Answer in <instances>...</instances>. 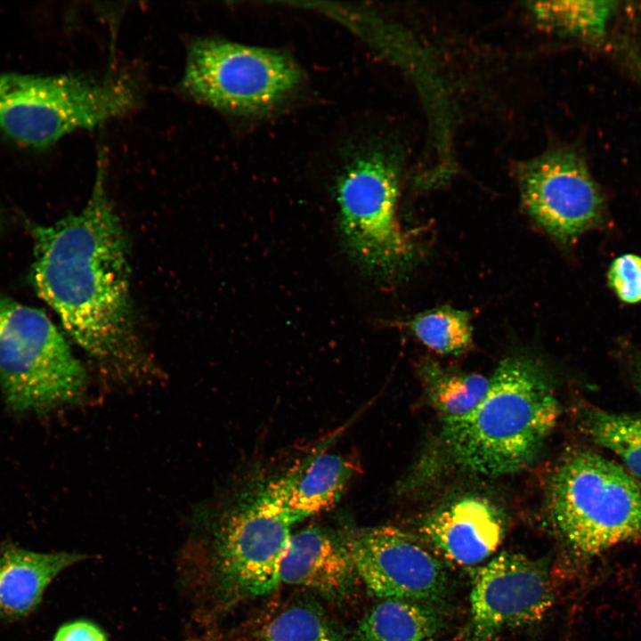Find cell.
Returning <instances> with one entry per match:
<instances>
[{
	"mask_svg": "<svg viewBox=\"0 0 641 641\" xmlns=\"http://www.w3.org/2000/svg\"><path fill=\"white\" fill-rule=\"evenodd\" d=\"M442 626L440 605L386 598L364 616L356 637L359 641H434Z\"/></svg>",
	"mask_w": 641,
	"mask_h": 641,
	"instance_id": "obj_16",
	"label": "cell"
},
{
	"mask_svg": "<svg viewBox=\"0 0 641 641\" xmlns=\"http://www.w3.org/2000/svg\"><path fill=\"white\" fill-rule=\"evenodd\" d=\"M401 163L392 148L373 142L349 159L336 187L339 225L349 254L383 280L402 274L415 249L397 219Z\"/></svg>",
	"mask_w": 641,
	"mask_h": 641,
	"instance_id": "obj_5",
	"label": "cell"
},
{
	"mask_svg": "<svg viewBox=\"0 0 641 641\" xmlns=\"http://www.w3.org/2000/svg\"><path fill=\"white\" fill-rule=\"evenodd\" d=\"M516 173L529 215L556 240L571 243L603 223L604 198L576 153L551 150L520 164Z\"/></svg>",
	"mask_w": 641,
	"mask_h": 641,
	"instance_id": "obj_9",
	"label": "cell"
},
{
	"mask_svg": "<svg viewBox=\"0 0 641 641\" xmlns=\"http://www.w3.org/2000/svg\"><path fill=\"white\" fill-rule=\"evenodd\" d=\"M608 280L613 290L623 302H641V257L626 254L612 263Z\"/></svg>",
	"mask_w": 641,
	"mask_h": 641,
	"instance_id": "obj_22",
	"label": "cell"
},
{
	"mask_svg": "<svg viewBox=\"0 0 641 641\" xmlns=\"http://www.w3.org/2000/svg\"><path fill=\"white\" fill-rule=\"evenodd\" d=\"M418 372L427 400L442 420L471 412L490 387V377L450 369L432 359L421 361Z\"/></svg>",
	"mask_w": 641,
	"mask_h": 641,
	"instance_id": "obj_17",
	"label": "cell"
},
{
	"mask_svg": "<svg viewBox=\"0 0 641 641\" xmlns=\"http://www.w3.org/2000/svg\"><path fill=\"white\" fill-rule=\"evenodd\" d=\"M505 527V517L499 507L483 497L467 495L426 515L419 532L445 558L461 565H473L496 551Z\"/></svg>",
	"mask_w": 641,
	"mask_h": 641,
	"instance_id": "obj_12",
	"label": "cell"
},
{
	"mask_svg": "<svg viewBox=\"0 0 641 641\" xmlns=\"http://www.w3.org/2000/svg\"><path fill=\"white\" fill-rule=\"evenodd\" d=\"M553 598L544 562L519 553H500L474 578L470 641H493L504 630L540 621Z\"/></svg>",
	"mask_w": 641,
	"mask_h": 641,
	"instance_id": "obj_11",
	"label": "cell"
},
{
	"mask_svg": "<svg viewBox=\"0 0 641 641\" xmlns=\"http://www.w3.org/2000/svg\"><path fill=\"white\" fill-rule=\"evenodd\" d=\"M343 540L370 594L442 605L448 592L446 571L413 536L393 526H376Z\"/></svg>",
	"mask_w": 641,
	"mask_h": 641,
	"instance_id": "obj_10",
	"label": "cell"
},
{
	"mask_svg": "<svg viewBox=\"0 0 641 641\" xmlns=\"http://www.w3.org/2000/svg\"><path fill=\"white\" fill-rule=\"evenodd\" d=\"M198 514L212 527L222 574L242 593L259 596L275 589L297 523L270 502L261 488L230 499L206 502Z\"/></svg>",
	"mask_w": 641,
	"mask_h": 641,
	"instance_id": "obj_8",
	"label": "cell"
},
{
	"mask_svg": "<svg viewBox=\"0 0 641 641\" xmlns=\"http://www.w3.org/2000/svg\"><path fill=\"white\" fill-rule=\"evenodd\" d=\"M405 326L426 347L441 354H458L473 341L469 312L450 306L433 308L415 315Z\"/></svg>",
	"mask_w": 641,
	"mask_h": 641,
	"instance_id": "obj_19",
	"label": "cell"
},
{
	"mask_svg": "<svg viewBox=\"0 0 641 641\" xmlns=\"http://www.w3.org/2000/svg\"><path fill=\"white\" fill-rule=\"evenodd\" d=\"M548 507L556 531L578 556L641 539V482L594 451L578 450L558 466Z\"/></svg>",
	"mask_w": 641,
	"mask_h": 641,
	"instance_id": "obj_3",
	"label": "cell"
},
{
	"mask_svg": "<svg viewBox=\"0 0 641 641\" xmlns=\"http://www.w3.org/2000/svg\"><path fill=\"white\" fill-rule=\"evenodd\" d=\"M541 26L577 36H600L614 9L611 1H552L531 3Z\"/></svg>",
	"mask_w": 641,
	"mask_h": 641,
	"instance_id": "obj_20",
	"label": "cell"
},
{
	"mask_svg": "<svg viewBox=\"0 0 641 641\" xmlns=\"http://www.w3.org/2000/svg\"><path fill=\"white\" fill-rule=\"evenodd\" d=\"M302 81L300 66L284 52L199 38L188 48L182 86L215 109L251 116L282 103Z\"/></svg>",
	"mask_w": 641,
	"mask_h": 641,
	"instance_id": "obj_7",
	"label": "cell"
},
{
	"mask_svg": "<svg viewBox=\"0 0 641 641\" xmlns=\"http://www.w3.org/2000/svg\"><path fill=\"white\" fill-rule=\"evenodd\" d=\"M560 405L548 373L536 359L512 355L490 376V387L468 414L442 420L435 444L406 483L417 485L434 467L498 476L533 460L553 431Z\"/></svg>",
	"mask_w": 641,
	"mask_h": 641,
	"instance_id": "obj_2",
	"label": "cell"
},
{
	"mask_svg": "<svg viewBox=\"0 0 641 641\" xmlns=\"http://www.w3.org/2000/svg\"><path fill=\"white\" fill-rule=\"evenodd\" d=\"M0 385L16 411H45L79 402L87 375L40 309L0 296Z\"/></svg>",
	"mask_w": 641,
	"mask_h": 641,
	"instance_id": "obj_6",
	"label": "cell"
},
{
	"mask_svg": "<svg viewBox=\"0 0 641 641\" xmlns=\"http://www.w3.org/2000/svg\"><path fill=\"white\" fill-rule=\"evenodd\" d=\"M82 555L38 553L14 546L0 555V617L15 618L32 612L50 582Z\"/></svg>",
	"mask_w": 641,
	"mask_h": 641,
	"instance_id": "obj_15",
	"label": "cell"
},
{
	"mask_svg": "<svg viewBox=\"0 0 641 641\" xmlns=\"http://www.w3.org/2000/svg\"><path fill=\"white\" fill-rule=\"evenodd\" d=\"M356 472L347 458L318 450L261 488L264 496L297 522L327 510Z\"/></svg>",
	"mask_w": 641,
	"mask_h": 641,
	"instance_id": "obj_13",
	"label": "cell"
},
{
	"mask_svg": "<svg viewBox=\"0 0 641 641\" xmlns=\"http://www.w3.org/2000/svg\"><path fill=\"white\" fill-rule=\"evenodd\" d=\"M138 91L128 77L0 73V132L29 148L127 114Z\"/></svg>",
	"mask_w": 641,
	"mask_h": 641,
	"instance_id": "obj_4",
	"label": "cell"
},
{
	"mask_svg": "<svg viewBox=\"0 0 641 641\" xmlns=\"http://www.w3.org/2000/svg\"><path fill=\"white\" fill-rule=\"evenodd\" d=\"M264 641H340L326 616L312 605L287 608L267 625Z\"/></svg>",
	"mask_w": 641,
	"mask_h": 641,
	"instance_id": "obj_21",
	"label": "cell"
},
{
	"mask_svg": "<svg viewBox=\"0 0 641 641\" xmlns=\"http://www.w3.org/2000/svg\"><path fill=\"white\" fill-rule=\"evenodd\" d=\"M634 385L641 394V359L635 362L633 368Z\"/></svg>",
	"mask_w": 641,
	"mask_h": 641,
	"instance_id": "obj_24",
	"label": "cell"
},
{
	"mask_svg": "<svg viewBox=\"0 0 641 641\" xmlns=\"http://www.w3.org/2000/svg\"><path fill=\"white\" fill-rule=\"evenodd\" d=\"M100 164L79 213L31 227V280L69 336L110 377L140 382L155 377L158 369L135 333L127 243Z\"/></svg>",
	"mask_w": 641,
	"mask_h": 641,
	"instance_id": "obj_1",
	"label": "cell"
},
{
	"mask_svg": "<svg viewBox=\"0 0 641 641\" xmlns=\"http://www.w3.org/2000/svg\"><path fill=\"white\" fill-rule=\"evenodd\" d=\"M53 641H107L104 632L95 624L77 621L61 626Z\"/></svg>",
	"mask_w": 641,
	"mask_h": 641,
	"instance_id": "obj_23",
	"label": "cell"
},
{
	"mask_svg": "<svg viewBox=\"0 0 641 641\" xmlns=\"http://www.w3.org/2000/svg\"><path fill=\"white\" fill-rule=\"evenodd\" d=\"M577 422L587 437L617 455L641 482V416L584 406L578 410Z\"/></svg>",
	"mask_w": 641,
	"mask_h": 641,
	"instance_id": "obj_18",
	"label": "cell"
},
{
	"mask_svg": "<svg viewBox=\"0 0 641 641\" xmlns=\"http://www.w3.org/2000/svg\"><path fill=\"white\" fill-rule=\"evenodd\" d=\"M357 576L343 538L310 527L291 535L280 582L300 585L329 597L343 596Z\"/></svg>",
	"mask_w": 641,
	"mask_h": 641,
	"instance_id": "obj_14",
	"label": "cell"
}]
</instances>
